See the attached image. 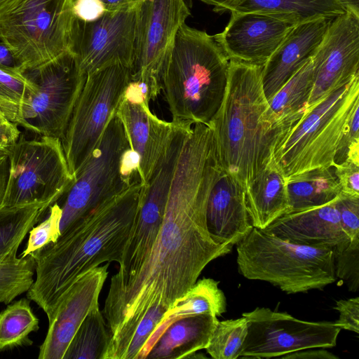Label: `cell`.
I'll return each instance as SVG.
<instances>
[{
    "label": "cell",
    "mask_w": 359,
    "mask_h": 359,
    "mask_svg": "<svg viewBox=\"0 0 359 359\" xmlns=\"http://www.w3.org/2000/svg\"><path fill=\"white\" fill-rule=\"evenodd\" d=\"M223 170L210 126L196 123L182 148L163 222L138 271L108 293L103 316L111 333L107 351L116 358L153 306L165 309L182 297L212 260L229 253L206 224L210 193Z\"/></svg>",
    "instance_id": "1"
},
{
    "label": "cell",
    "mask_w": 359,
    "mask_h": 359,
    "mask_svg": "<svg viewBox=\"0 0 359 359\" xmlns=\"http://www.w3.org/2000/svg\"><path fill=\"white\" fill-rule=\"evenodd\" d=\"M141 189L140 182H134L69 224L55 242L30 254L35 278L27 297L44 311L48 322L80 276L104 262H121L136 220Z\"/></svg>",
    "instance_id": "2"
},
{
    "label": "cell",
    "mask_w": 359,
    "mask_h": 359,
    "mask_svg": "<svg viewBox=\"0 0 359 359\" xmlns=\"http://www.w3.org/2000/svg\"><path fill=\"white\" fill-rule=\"evenodd\" d=\"M262 67L229 60L225 94L209 124L223 172L244 189L267 165L276 147L263 121L268 102L262 83Z\"/></svg>",
    "instance_id": "3"
},
{
    "label": "cell",
    "mask_w": 359,
    "mask_h": 359,
    "mask_svg": "<svg viewBox=\"0 0 359 359\" xmlns=\"http://www.w3.org/2000/svg\"><path fill=\"white\" fill-rule=\"evenodd\" d=\"M229 60L213 35L182 25L161 72L172 122L209 125L223 100Z\"/></svg>",
    "instance_id": "4"
},
{
    "label": "cell",
    "mask_w": 359,
    "mask_h": 359,
    "mask_svg": "<svg viewBox=\"0 0 359 359\" xmlns=\"http://www.w3.org/2000/svg\"><path fill=\"white\" fill-rule=\"evenodd\" d=\"M239 273L287 294L322 289L334 283L332 249L299 245L253 227L236 244Z\"/></svg>",
    "instance_id": "5"
},
{
    "label": "cell",
    "mask_w": 359,
    "mask_h": 359,
    "mask_svg": "<svg viewBox=\"0 0 359 359\" xmlns=\"http://www.w3.org/2000/svg\"><path fill=\"white\" fill-rule=\"evenodd\" d=\"M135 175H138V159L116 110L95 147L57 201L61 202L60 233L72 222L127 189Z\"/></svg>",
    "instance_id": "6"
},
{
    "label": "cell",
    "mask_w": 359,
    "mask_h": 359,
    "mask_svg": "<svg viewBox=\"0 0 359 359\" xmlns=\"http://www.w3.org/2000/svg\"><path fill=\"white\" fill-rule=\"evenodd\" d=\"M359 106V74L306 111L273 152L285 175L332 167L337 145Z\"/></svg>",
    "instance_id": "7"
},
{
    "label": "cell",
    "mask_w": 359,
    "mask_h": 359,
    "mask_svg": "<svg viewBox=\"0 0 359 359\" xmlns=\"http://www.w3.org/2000/svg\"><path fill=\"white\" fill-rule=\"evenodd\" d=\"M74 18L72 0H15L0 10V39L22 72L68 50Z\"/></svg>",
    "instance_id": "8"
},
{
    "label": "cell",
    "mask_w": 359,
    "mask_h": 359,
    "mask_svg": "<svg viewBox=\"0 0 359 359\" xmlns=\"http://www.w3.org/2000/svg\"><path fill=\"white\" fill-rule=\"evenodd\" d=\"M131 74L130 67L116 63L86 75L60 140L73 178L123 100Z\"/></svg>",
    "instance_id": "9"
},
{
    "label": "cell",
    "mask_w": 359,
    "mask_h": 359,
    "mask_svg": "<svg viewBox=\"0 0 359 359\" xmlns=\"http://www.w3.org/2000/svg\"><path fill=\"white\" fill-rule=\"evenodd\" d=\"M37 136L27 139L20 134L7 147L10 175L0 208L55 203L73 181L60 140Z\"/></svg>",
    "instance_id": "10"
},
{
    "label": "cell",
    "mask_w": 359,
    "mask_h": 359,
    "mask_svg": "<svg viewBox=\"0 0 359 359\" xmlns=\"http://www.w3.org/2000/svg\"><path fill=\"white\" fill-rule=\"evenodd\" d=\"M22 73L36 91L24 106L18 126L36 135L61 140L86 77L74 55L67 50Z\"/></svg>",
    "instance_id": "11"
},
{
    "label": "cell",
    "mask_w": 359,
    "mask_h": 359,
    "mask_svg": "<svg viewBox=\"0 0 359 359\" xmlns=\"http://www.w3.org/2000/svg\"><path fill=\"white\" fill-rule=\"evenodd\" d=\"M191 129L176 125L161 161L149 181L142 185L136 220L108 293L130 280L148 256L161 226L178 158Z\"/></svg>",
    "instance_id": "12"
},
{
    "label": "cell",
    "mask_w": 359,
    "mask_h": 359,
    "mask_svg": "<svg viewBox=\"0 0 359 359\" xmlns=\"http://www.w3.org/2000/svg\"><path fill=\"white\" fill-rule=\"evenodd\" d=\"M141 4L105 11L93 21L74 18L68 50L74 55L83 75L116 63L132 69Z\"/></svg>",
    "instance_id": "13"
},
{
    "label": "cell",
    "mask_w": 359,
    "mask_h": 359,
    "mask_svg": "<svg viewBox=\"0 0 359 359\" xmlns=\"http://www.w3.org/2000/svg\"><path fill=\"white\" fill-rule=\"evenodd\" d=\"M248 334L240 357L271 358L296 351L336 346L340 327L332 322H310L287 313L257 307L243 313Z\"/></svg>",
    "instance_id": "14"
},
{
    "label": "cell",
    "mask_w": 359,
    "mask_h": 359,
    "mask_svg": "<svg viewBox=\"0 0 359 359\" xmlns=\"http://www.w3.org/2000/svg\"><path fill=\"white\" fill-rule=\"evenodd\" d=\"M191 15L185 0H144L140 6L135 59L130 81L149 102L161 90V72L180 27Z\"/></svg>",
    "instance_id": "15"
},
{
    "label": "cell",
    "mask_w": 359,
    "mask_h": 359,
    "mask_svg": "<svg viewBox=\"0 0 359 359\" xmlns=\"http://www.w3.org/2000/svg\"><path fill=\"white\" fill-rule=\"evenodd\" d=\"M311 61L306 111L359 74V17L345 12L332 19Z\"/></svg>",
    "instance_id": "16"
},
{
    "label": "cell",
    "mask_w": 359,
    "mask_h": 359,
    "mask_svg": "<svg viewBox=\"0 0 359 359\" xmlns=\"http://www.w3.org/2000/svg\"><path fill=\"white\" fill-rule=\"evenodd\" d=\"M297 25L278 14L231 12L224 30L213 36L229 60L264 66Z\"/></svg>",
    "instance_id": "17"
},
{
    "label": "cell",
    "mask_w": 359,
    "mask_h": 359,
    "mask_svg": "<svg viewBox=\"0 0 359 359\" xmlns=\"http://www.w3.org/2000/svg\"><path fill=\"white\" fill-rule=\"evenodd\" d=\"M109 263L80 276L62 297L48 323L39 359H62L74 334L88 313L99 306V296L108 276Z\"/></svg>",
    "instance_id": "18"
},
{
    "label": "cell",
    "mask_w": 359,
    "mask_h": 359,
    "mask_svg": "<svg viewBox=\"0 0 359 359\" xmlns=\"http://www.w3.org/2000/svg\"><path fill=\"white\" fill-rule=\"evenodd\" d=\"M132 151L138 159V175L146 184L161 161L172 132L174 122L158 118L145 101L123 97L116 109Z\"/></svg>",
    "instance_id": "19"
},
{
    "label": "cell",
    "mask_w": 359,
    "mask_h": 359,
    "mask_svg": "<svg viewBox=\"0 0 359 359\" xmlns=\"http://www.w3.org/2000/svg\"><path fill=\"white\" fill-rule=\"evenodd\" d=\"M332 19L320 18L295 25L262 67L267 102L311 57Z\"/></svg>",
    "instance_id": "20"
},
{
    "label": "cell",
    "mask_w": 359,
    "mask_h": 359,
    "mask_svg": "<svg viewBox=\"0 0 359 359\" xmlns=\"http://www.w3.org/2000/svg\"><path fill=\"white\" fill-rule=\"evenodd\" d=\"M337 198L320 206L287 212L263 230L294 243L332 249L350 241L340 224Z\"/></svg>",
    "instance_id": "21"
},
{
    "label": "cell",
    "mask_w": 359,
    "mask_h": 359,
    "mask_svg": "<svg viewBox=\"0 0 359 359\" xmlns=\"http://www.w3.org/2000/svg\"><path fill=\"white\" fill-rule=\"evenodd\" d=\"M206 224L216 243L231 248L253 228L247 210L244 188L224 172L210 193Z\"/></svg>",
    "instance_id": "22"
},
{
    "label": "cell",
    "mask_w": 359,
    "mask_h": 359,
    "mask_svg": "<svg viewBox=\"0 0 359 359\" xmlns=\"http://www.w3.org/2000/svg\"><path fill=\"white\" fill-rule=\"evenodd\" d=\"M312 86L311 57L268 101L263 121L275 139V149L306 114Z\"/></svg>",
    "instance_id": "23"
},
{
    "label": "cell",
    "mask_w": 359,
    "mask_h": 359,
    "mask_svg": "<svg viewBox=\"0 0 359 359\" xmlns=\"http://www.w3.org/2000/svg\"><path fill=\"white\" fill-rule=\"evenodd\" d=\"M252 226L264 229L287 210V177L273 156L245 189Z\"/></svg>",
    "instance_id": "24"
},
{
    "label": "cell",
    "mask_w": 359,
    "mask_h": 359,
    "mask_svg": "<svg viewBox=\"0 0 359 359\" xmlns=\"http://www.w3.org/2000/svg\"><path fill=\"white\" fill-rule=\"evenodd\" d=\"M218 321L217 316L210 313L174 321L154 344L146 358H188L196 351L206 348Z\"/></svg>",
    "instance_id": "25"
},
{
    "label": "cell",
    "mask_w": 359,
    "mask_h": 359,
    "mask_svg": "<svg viewBox=\"0 0 359 359\" xmlns=\"http://www.w3.org/2000/svg\"><path fill=\"white\" fill-rule=\"evenodd\" d=\"M219 282L210 278H203L165 312L160 323L149 338L140 352L138 359H146L151 347L165 330L174 321L187 316L210 313L219 316L226 311V298L218 287Z\"/></svg>",
    "instance_id": "26"
},
{
    "label": "cell",
    "mask_w": 359,
    "mask_h": 359,
    "mask_svg": "<svg viewBox=\"0 0 359 359\" xmlns=\"http://www.w3.org/2000/svg\"><path fill=\"white\" fill-rule=\"evenodd\" d=\"M213 11L274 13L290 18L298 24L320 18L334 19L345 13L337 0H226Z\"/></svg>",
    "instance_id": "27"
},
{
    "label": "cell",
    "mask_w": 359,
    "mask_h": 359,
    "mask_svg": "<svg viewBox=\"0 0 359 359\" xmlns=\"http://www.w3.org/2000/svg\"><path fill=\"white\" fill-rule=\"evenodd\" d=\"M287 192L288 207L285 213L326 204L338 197L341 190L332 166L287 177Z\"/></svg>",
    "instance_id": "28"
},
{
    "label": "cell",
    "mask_w": 359,
    "mask_h": 359,
    "mask_svg": "<svg viewBox=\"0 0 359 359\" xmlns=\"http://www.w3.org/2000/svg\"><path fill=\"white\" fill-rule=\"evenodd\" d=\"M53 204L36 202L0 208V256L19 248L32 228L41 221Z\"/></svg>",
    "instance_id": "29"
},
{
    "label": "cell",
    "mask_w": 359,
    "mask_h": 359,
    "mask_svg": "<svg viewBox=\"0 0 359 359\" xmlns=\"http://www.w3.org/2000/svg\"><path fill=\"white\" fill-rule=\"evenodd\" d=\"M111 337L103 313L97 306L81 323L62 359H103Z\"/></svg>",
    "instance_id": "30"
},
{
    "label": "cell",
    "mask_w": 359,
    "mask_h": 359,
    "mask_svg": "<svg viewBox=\"0 0 359 359\" xmlns=\"http://www.w3.org/2000/svg\"><path fill=\"white\" fill-rule=\"evenodd\" d=\"M39 329L28 298L17 300L0 313V353L33 344L29 335Z\"/></svg>",
    "instance_id": "31"
},
{
    "label": "cell",
    "mask_w": 359,
    "mask_h": 359,
    "mask_svg": "<svg viewBox=\"0 0 359 359\" xmlns=\"http://www.w3.org/2000/svg\"><path fill=\"white\" fill-rule=\"evenodd\" d=\"M18 250L0 256V303L5 304L27 292L34 281L36 264L33 257H17Z\"/></svg>",
    "instance_id": "32"
},
{
    "label": "cell",
    "mask_w": 359,
    "mask_h": 359,
    "mask_svg": "<svg viewBox=\"0 0 359 359\" xmlns=\"http://www.w3.org/2000/svg\"><path fill=\"white\" fill-rule=\"evenodd\" d=\"M35 91L20 71L0 65V110L9 121L18 126L22 110Z\"/></svg>",
    "instance_id": "33"
},
{
    "label": "cell",
    "mask_w": 359,
    "mask_h": 359,
    "mask_svg": "<svg viewBox=\"0 0 359 359\" xmlns=\"http://www.w3.org/2000/svg\"><path fill=\"white\" fill-rule=\"evenodd\" d=\"M247 334L248 321L244 316L218 321L205 349L215 359H236Z\"/></svg>",
    "instance_id": "34"
},
{
    "label": "cell",
    "mask_w": 359,
    "mask_h": 359,
    "mask_svg": "<svg viewBox=\"0 0 359 359\" xmlns=\"http://www.w3.org/2000/svg\"><path fill=\"white\" fill-rule=\"evenodd\" d=\"M336 278L342 280L348 290L357 292L359 286V238L332 248Z\"/></svg>",
    "instance_id": "35"
},
{
    "label": "cell",
    "mask_w": 359,
    "mask_h": 359,
    "mask_svg": "<svg viewBox=\"0 0 359 359\" xmlns=\"http://www.w3.org/2000/svg\"><path fill=\"white\" fill-rule=\"evenodd\" d=\"M166 311L167 309L161 306L150 308L136 326L116 359H138L140 352Z\"/></svg>",
    "instance_id": "36"
},
{
    "label": "cell",
    "mask_w": 359,
    "mask_h": 359,
    "mask_svg": "<svg viewBox=\"0 0 359 359\" xmlns=\"http://www.w3.org/2000/svg\"><path fill=\"white\" fill-rule=\"evenodd\" d=\"M48 213L43 221L29 231L25 248L20 257H25L55 242L60 235L61 209L57 202L49 208Z\"/></svg>",
    "instance_id": "37"
},
{
    "label": "cell",
    "mask_w": 359,
    "mask_h": 359,
    "mask_svg": "<svg viewBox=\"0 0 359 359\" xmlns=\"http://www.w3.org/2000/svg\"><path fill=\"white\" fill-rule=\"evenodd\" d=\"M345 161L359 163V106L351 114L334 154V163Z\"/></svg>",
    "instance_id": "38"
},
{
    "label": "cell",
    "mask_w": 359,
    "mask_h": 359,
    "mask_svg": "<svg viewBox=\"0 0 359 359\" xmlns=\"http://www.w3.org/2000/svg\"><path fill=\"white\" fill-rule=\"evenodd\" d=\"M340 224L351 240L359 238V198L339 194L336 200Z\"/></svg>",
    "instance_id": "39"
},
{
    "label": "cell",
    "mask_w": 359,
    "mask_h": 359,
    "mask_svg": "<svg viewBox=\"0 0 359 359\" xmlns=\"http://www.w3.org/2000/svg\"><path fill=\"white\" fill-rule=\"evenodd\" d=\"M337 179L340 194L359 198V163L345 161L339 164H333Z\"/></svg>",
    "instance_id": "40"
},
{
    "label": "cell",
    "mask_w": 359,
    "mask_h": 359,
    "mask_svg": "<svg viewBox=\"0 0 359 359\" xmlns=\"http://www.w3.org/2000/svg\"><path fill=\"white\" fill-rule=\"evenodd\" d=\"M339 313V319L334 324L340 327L357 334L359 333V297L339 300L334 307Z\"/></svg>",
    "instance_id": "41"
},
{
    "label": "cell",
    "mask_w": 359,
    "mask_h": 359,
    "mask_svg": "<svg viewBox=\"0 0 359 359\" xmlns=\"http://www.w3.org/2000/svg\"><path fill=\"white\" fill-rule=\"evenodd\" d=\"M72 13L75 18L83 21H93L106 11L100 0H72Z\"/></svg>",
    "instance_id": "42"
},
{
    "label": "cell",
    "mask_w": 359,
    "mask_h": 359,
    "mask_svg": "<svg viewBox=\"0 0 359 359\" xmlns=\"http://www.w3.org/2000/svg\"><path fill=\"white\" fill-rule=\"evenodd\" d=\"M20 134L18 125L9 121L0 110V149L14 143Z\"/></svg>",
    "instance_id": "43"
},
{
    "label": "cell",
    "mask_w": 359,
    "mask_h": 359,
    "mask_svg": "<svg viewBox=\"0 0 359 359\" xmlns=\"http://www.w3.org/2000/svg\"><path fill=\"white\" fill-rule=\"evenodd\" d=\"M9 175L10 159L7 147L0 149V205L6 191Z\"/></svg>",
    "instance_id": "44"
},
{
    "label": "cell",
    "mask_w": 359,
    "mask_h": 359,
    "mask_svg": "<svg viewBox=\"0 0 359 359\" xmlns=\"http://www.w3.org/2000/svg\"><path fill=\"white\" fill-rule=\"evenodd\" d=\"M313 349V348H312ZM285 359H338L339 358L325 349H305L281 356Z\"/></svg>",
    "instance_id": "45"
},
{
    "label": "cell",
    "mask_w": 359,
    "mask_h": 359,
    "mask_svg": "<svg viewBox=\"0 0 359 359\" xmlns=\"http://www.w3.org/2000/svg\"><path fill=\"white\" fill-rule=\"evenodd\" d=\"M0 65L6 68L19 70L20 67L18 65L13 54L4 44V43L0 39ZM21 72V71H20Z\"/></svg>",
    "instance_id": "46"
},
{
    "label": "cell",
    "mask_w": 359,
    "mask_h": 359,
    "mask_svg": "<svg viewBox=\"0 0 359 359\" xmlns=\"http://www.w3.org/2000/svg\"><path fill=\"white\" fill-rule=\"evenodd\" d=\"M106 11H113L142 3L144 0H100Z\"/></svg>",
    "instance_id": "47"
},
{
    "label": "cell",
    "mask_w": 359,
    "mask_h": 359,
    "mask_svg": "<svg viewBox=\"0 0 359 359\" xmlns=\"http://www.w3.org/2000/svg\"><path fill=\"white\" fill-rule=\"evenodd\" d=\"M345 12L359 17V0H337Z\"/></svg>",
    "instance_id": "48"
},
{
    "label": "cell",
    "mask_w": 359,
    "mask_h": 359,
    "mask_svg": "<svg viewBox=\"0 0 359 359\" xmlns=\"http://www.w3.org/2000/svg\"><path fill=\"white\" fill-rule=\"evenodd\" d=\"M207 4L214 6V7H217L224 2H225L226 0H200Z\"/></svg>",
    "instance_id": "49"
},
{
    "label": "cell",
    "mask_w": 359,
    "mask_h": 359,
    "mask_svg": "<svg viewBox=\"0 0 359 359\" xmlns=\"http://www.w3.org/2000/svg\"><path fill=\"white\" fill-rule=\"evenodd\" d=\"M15 0H0V10L12 4Z\"/></svg>",
    "instance_id": "50"
}]
</instances>
